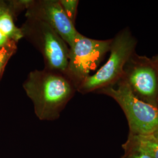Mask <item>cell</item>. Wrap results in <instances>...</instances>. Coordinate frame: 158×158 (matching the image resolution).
<instances>
[{
  "instance_id": "6da1fadb",
  "label": "cell",
  "mask_w": 158,
  "mask_h": 158,
  "mask_svg": "<svg viewBox=\"0 0 158 158\" xmlns=\"http://www.w3.org/2000/svg\"><path fill=\"white\" fill-rule=\"evenodd\" d=\"M23 88L33 102L35 115L41 121L59 118L77 91L66 74L46 69L30 72Z\"/></svg>"
},
{
  "instance_id": "7a4b0ae2",
  "label": "cell",
  "mask_w": 158,
  "mask_h": 158,
  "mask_svg": "<svg viewBox=\"0 0 158 158\" xmlns=\"http://www.w3.org/2000/svg\"><path fill=\"white\" fill-rule=\"evenodd\" d=\"M137 40L128 29H125L112 39L110 55L106 63L96 73L88 77L77 91L86 94L111 86L122 79L125 65L135 53Z\"/></svg>"
},
{
  "instance_id": "3957f363",
  "label": "cell",
  "mask_w": 158,
  "mask_h": 158,
  "mask_svg": "<svg viewBox=\"0 0 158 158\" xmlns=\"http://www.w3.org/2000/svg\"><path fill=\"white\" fill-rule=\"evenodd\" d=\"M97 93L113 98L118 104L127 119L130 134L151 135L158 130V107L138 98L123 80Z\"/></svg>"
},
{
  "instance_id": "277c9868",
  "label": "cell",
  "mask_w": 158,
  "mask_h": 158,
  "mask_svg": "<svg viewBox=\"0 0 158 158\" xmlns=\"http://www.w3.org/2000/svg\"><path fill=\"white\" fill-rule=\"evenodd\" d=\"M21 30L23 37L42 55L45 69L66 73L69 48L56 31L46 23L31 18H27Z\"/></svg>"
},
{
  "instance_id": "5b68a950",
  "label": "cell",
  "mask_w": 158,
  "mask_h": 158,
  "mask_svg": "<svg viewBox=\"0 0 158 158\" xmlns=\"http://www.w3.org/2000/svg\"><path fill=\"white\" fill-rule=\"evenodd\" d=\"M112 40H97L79 33L69 47L66 74L77 89L110 51Z\"/></svg>"
},
{
  "instance_id": "8992f818",
  "label": "cell",
  "mask_w": 158,
  "mask_h": 158,
  "mask_svg": "<svg viewBox=\"0 0 158 158\" xmlns=\"http://www.w3.org/2000/svg\"><path fill=\"white\" fill-rule=\"evenodd\" d=\"M138 98L158 107V68L152 58L134 53L122 77Z\"/></svg>"
},
{
  "instance_id": "52a82bcc",
  "label": "cell",
  "mask_w": 158,
  "mask_h": 158,
  "mask_svg": "<svg viewBox=\"0 0 158 158\" xmlns=\"http://www.w3.org/2000/svg\"><path fill=\"white\" fill-rule=\"evenodd\" d=\"M26 17L46 23L59 35L69 47L73 44L79 33L74 24L66 16L59 1H33L27 10Z\"/></svg>"
},
{
  "instance_id": "ba28073f",
  "label": "cell",
  "mask_w": 158,
  "mask_h": 158,
  "mask_svg": "<svg viewBox=\"0 0 158 158\" xmlns=\"http://www.w3.org/2000/svg\"><path fill=\"white\" fill-rule=\"evenodd\" d=\"M125 151L136 150L145 153L151 158H158V142L152 135L129 134L127 141L123 145Z\"/></svg>"
},
{
  "instance_id": "9c48e42d",
  "label": "cell",
  "mask_w": 158,
  "mask_h": 158,
  "mask_svg": "<svg viewBox=\"0 0 158 158\" xmlns=\"http://www.w3.org/2000/svg\"><path fill=\"white\" fill-rule=\"evenodd\" d=\"M0 31L9 40L14 42L23 37L21 28H17L14 24L10 9L0 16Z\"/></svg>"
},
{
  "instance_id": "30bf717a",
  "label": "cell",
  "mask_w": 158,
  "mask_h": 158,
  "mask_svg": "<svg viewBox=\"0 0 158 158\" xmlns=\"http://www.w3.org/2000/svg\"><path fill=\"white\" fill-rule=\"evenodd\" d=\"M59 2L63 10L70 21L74 24L76 17L79 1L77 0H60Z\"/></svg>"
},
{
  "instance_id": "8fae6325",
  "label": "cell",
  "mask_w": 158,
  "mask_h": 158,
  "mask_svg": "<svg viewBox=\"0 0 158 158\" xmlns=\"http://www.w3.org/2000/svg\"><path fill=\"white\" fill-rule=\"evenodd\" d=\"M15 49L16 46L14 41H11L8 44L0 49V74L2 73L7 60Z\"/></svg>"
},
{
  "instance_id": "7c38bea8",
  "label": "cell",
  "mask_w": 158,
  "mask_h": 158,
  "mask_svg": "<svg viewBox=\"0 0 158 158\" xmlns=\"http://www.w3.org/2000/svg\"><path fill=\"white\" fill-rule=\"evenodd\" d=\"M120 158H151L145 153L136 150L125 151L124 155Z\"/></svg>"
},
{
  "instance_id": "4fadbf2b",
  "label": "cell",
  "mask_w": 158,
  "mask_h": 158,
  "mask_svg": "<svg viewBox=\"0 0 158 158\" xmlns=\"http://www.w3.org/2000/svg\"><path fill=\"white\" fill-rule=\"evenodd\" d=\"M10 42V40L0 31V49L8 44Z\"/></svg>"
},
{
  "instance_id": "5bb4252c",
  "label": "cell",
  "mask_w": 158,
  "mask_h": 158,
  "mask_svg": "<svg viewBox=\"0 0 158 158\" xmlns=\"http://www.w3.org/2000/svg\"><path fill=\"white\" fill-rule=\"evenodd\" d=\"M9 8L2 2H0V16L5 12L8 10Z\"/></svg>"
},
{
  "instance_id": "9a60e30c",
  "label": "cell",
  "mask_w": 158,
  "mask_h": 158,
  "mask_svg": "<svg viewBox=\"0 0 158 158\" xmlns=\"http://www.w3.org/2000/svg\"><path fill=\"white\" fill-rule=\"evenodd\" d=\"M152 135L153 136V138L155 139V140L158 142V129L156 130Z\"/></svg>"
},
{
  "instance_id": "2e32d148",
  "label": "cell",
  "mask_w": 158,
  "mask_h": 158,
  "mask_svg": "<svg viewBox=\"0 0 158 158\" xmlns=\"http://www.w3.org/2000/svg\"><path fill=\"white\" fill-rule=\"evenodd\" d=\"M152 59L153 61L155 62V63L156 64V66H158V55L155 56L154 57H153Z\"/></svg>"
}]
</instances>
